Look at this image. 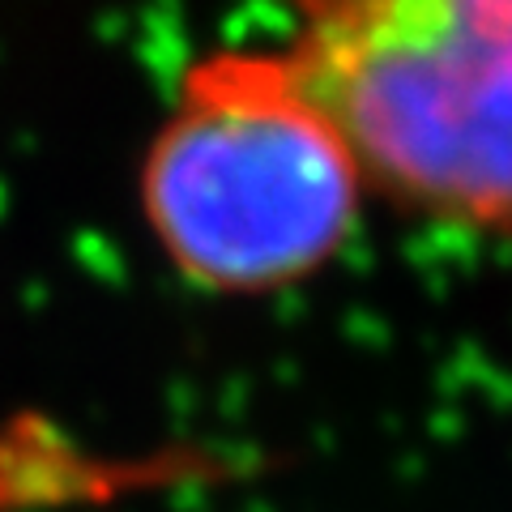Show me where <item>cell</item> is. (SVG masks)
<instances>
[{
  "label": "cell",
  "instance_id": "6da1fadb",
  "mask_svg": "<svg viewBox=\"0 0 512 512\" xmlns=\"http://www.w3.org/2000/svg\"><path fill=\"white\" fill-rule=\"evenodd\" d=\"M137 201L171 274L218 299L316 282L376 205L359 154L286 43H222L175 73Z\"/></svg>",
  "mask_w": 512,
  "mask_h": 512
},
{
  "label": "cell",
  "instance_id": "7a4b0ae2",
  "mask_svg": "<svg viewBox=\"0 0 512 512\" xmlns=\"http://www.w3.org/2000/svg\"><path fill=\"white\" fill-rule=\"evenodd\" d=\"M389 214L512 248V0H278Z\"/></svg>",
  "mask_w": 512,
  "mask_h": 512
}]
</instances>
